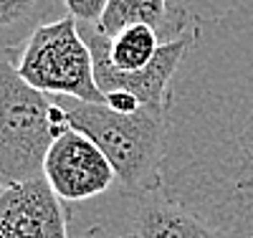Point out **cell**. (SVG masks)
<instances>
[{"label": "cell", "mask_w": 253, "mask_h": 238, "mask_svg": "<svg viewBox=\"0 0 253 238\" xmlns=\"http://www.w3.org/2000/svg\"><path fill=\"white\" fill-rule=\"evenodd\" d=\"M43 178L61 203H89L117 183L107 155L86 137L66 127L51 142L43 160Z\"/></svg>", "instance_id": "5b68a950"}, {"label": "cell", "mask_w": 253, "mask_h": 238, "mask_svg": "<svg viewBox=\"0 0 253 238\" xmlns=\"http://www.w3.org/2000/svg\"><path fill=\"white\" fill-rule=\"evenodd\" d=\"M41 8L43 0H0V41H13L10 33L26 28Z\"/></svg>", "instance_id": "9c48e42d"}, {"label": "cell", "mask_w": 253, "mask_h": 238, "mask_svg": "<svg viewBox=\"0 0 253 238\" xmlns=\"http://www.w3.org/2000/svg\"><path fill=\"white\" fill-rule=\"evenodd\" d=\"M157 188L223 238H253V0L200 23L167 89Z\"/></svg>", "instance_id": "6da1fadb"}, {"label": "cell", "mask_w": 253, "mask_h": 238, "mask_svg": "<svg viewBox=\"0 0 253 238\" xmlns=\"http://www.w3.org/2000/svg\"><path fill=\"white\" fill-rule=\"evenodd\" d=\"M5 188H8V185H5V180L0 178V195H3V192H5Z\"/></svg>", "instance_id": "7c38bea8"}, {"label": "cell", "mask_w": 253, "mask_h": 238, "mask_svg": "<svg viewBox=\"0 0 253 238\" xmlns=\"http://www.w3.org/2000/svg\"><path fill=\"white\" fill-rule=\"evenodd\" d=\"M84 238H134V233L132 231L119 233V231H112V228H94V231H86Z\"/></svg>", "instance_id": "8fae6325"}, {"label": "cell", "mask_w": 253, "mask_h": 238, "mask_svg": "<svg viewBox=\"0 0 253 238\" xmlns=\"http://www.w3.org/2000/svg\"><path fill=\"white\" fill-rule=\"evenodd\" d=\"M0 238H71L66 208L43 175L5 188L0 195Z\"/></svg>", "instance_id": "8992f818"}, {"label": "cell", "mask_w": 253, "mask_h": 238, "mask_svg": "<svg viewBox=\"0 0 253 238\" xmlns=\"http://www.w3.org/2000/svg\"><path fill=\"white\" fill-rule=\"evenodd\" d=\"M63 127L86 135L112 162L117 180L142 192L157 185L165 142V109L142 106L134 114H117L107 104H86L71 96H51Z\"/></svg>", "instance_id": "7a4b0ae2"}, {"label": "cell", "mask_w": 253, "mask_h": 238, "mask_svg": "<svg viewBox=\"0 0 253 238\" xmlns=\"http://www.w3.org/2000/svg\"><path fill=\"white\" fill-rule=\"evenodd\" d=\"M129 223L134 238H223L198 215L165 198L157 185L134 195Z\"/></svg>", "instance_id": "52a82bcc"}, {"label": "cell", "mask_w": 253, "mask_h": 238, "mask_svg": "<svg viewBox=\"0 0 253 238\" xmlns=\"http://www.w3.org/2000/svg\"><path fill=\"white\" fill-rule=\"evenodd\" d=\"M15 69L20 79L41 94L107 104L96 84L89 43L71 15L38 23L28 33Z\"/></svg>", "instance_id": "277c9868"}, {"label": "cell", "mask_w": 253, "mask_h": 238, "mask_svg": "<svg viewBox=\"0 0 253 238\" xmlns=\"http://www.w3.org/2000/svg\"><path fill=\"white\" fill-rule=\"evenodd\" d=\"M165 15H167L165 0H109L96 31L104 38H114L119 31L139 23L160 31V26L165 23Z\"/></svg>", "instance_id": "ba28073f"}, {"label": "cell", "mask_w": 253, "mask_h": 238, "mask_svg": "<svg viewBox=\"0 0 253 238\" xmlns=\"http://www.w3.org/2000/svg\"><path fill=\"white\" fill-rule=\"evenodd\" d=\"M61 127L48 94L20 79L8 48H0V178L5 185L43 175V160Z\"/></svg>", "instance_id": "3957f363"}, {"label": "cell", "mask_w": 253, "mask_h": 238, "mask_svg": "<svg viewBox=\"0 0 253 238\" xmlns=\"http://www.w3.org/2000/svg\"><path fill=\"white\" fill-rule=\"evenodd\" d=\"M109 0H63L69 15L79 26H99Z\"/></svg>", "instance_id": "30bf717a"}]
</instances>
